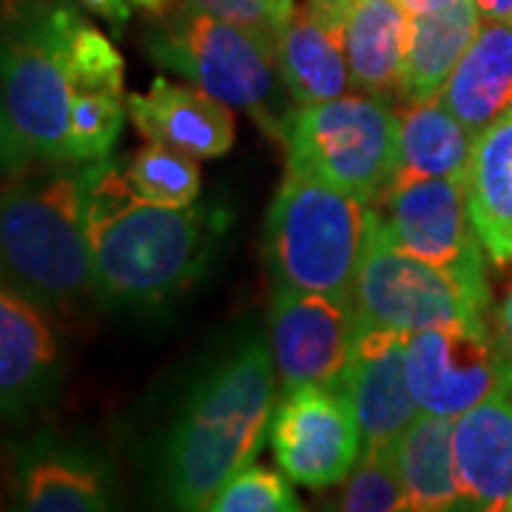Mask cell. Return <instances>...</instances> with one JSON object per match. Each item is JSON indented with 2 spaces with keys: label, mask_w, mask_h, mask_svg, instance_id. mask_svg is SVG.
Returning <instances> with one entry per match:
<instances>
[{
  "label": "cell",
  "mask_w": 512,
  "mask_h": 512,
  "mask_svg": "<svg viewBox=\"0 0 512 512\" xmlns=\"http://www.w3.org/2000/svg\"><path fill=\"white\" fill-rule=\"evenodd\" d=\"M86 228L94 296L111 308H160L205 271L225 220L200 205L140 197L109 157L89 163Z\"/></svg>",
  "instance_id": "6da1fadb"
},
{
  "label": "cell",
  "mask_w": 512,
  "mask_h": 512,
  "mask_svg": "<svg viewBox=\"0 0 512 512\" xmlns=\"http://www.w3.org/2000/svg\"><path fill=\"white\" fill-rule=\"evenodd\" d=\"M276 410L271 345L245 342L188 393L163 447V490L180 510H208L228 478L268 439Z\"/></svg>",
  "instance_id": "7a4b0ae2"
},
{
  "label": "cell",
  "mask_w": 512,
  "mask_h": 512,
  "mask_svg": "<svg viewBox=\"0 0 512 512\" xmlns=\"http://www.w3.org/2000/svg\"><path fill=\"white\" fill-rule=\"evenodd\" d=\"M86 185L89 163H55L0 188V282L43 311L94 293Z\"/></svg>",
  "instance_id": "3957f363"
},
{
  "label": "cell",
  "mask_w": 512,
  "mask_h": 512,
  "mask_svg": "<svg viewBox=\"0 0 512 512\" xmlns=\"http://www.w3.org/2000/svg\"><path fill=\"white\" fill-rule=\"evenodd\" d=\"M373 222L376 208L370 202L288 171L265 220V259L274 288L353 302Z\"/></svg>",
  "instance_id": "277c9868"
},
{
  "label": "cell",
  "mask_w": 512,
  "mask_h": 512,
  "mask_svg": "<svg viewBox=\"0 0 512 512\" xmlns=\"http://www.w3.org/2000/svg\"><path fill=\"white\" fill-rule=\"evenodd\" d=\"M148 55L160 69L200 86L225 106L248 111L279 137L288 111L279 103L276 40L185 3L151 29Z\"/></svg>",
  "instance_id": "5b68a950"
},
{
  "label": "cell",
  "mask_w": 512,
  "mask_h": 512,
  "mask_svg": "<svg viewBox=\"0 0 512 512\" xmlns=\"http://www.w3.org/2000/svg\"><path fill=\"white\" fill-rule=\"evenodd\" d=\"M279 140L288 171L376 205L396 171L399 111L384 97L342 94L288 111Z\"/></svg>",
  "instance_id": "8992f818"
},
{
  "label": "cell",
  "mask_w": 512,
  "mask_h": 512,
  "mask_svg": "<svg viewBox=\"0 0 512 512\" xmlns=\"http://www.w3.org/2000/svg\"><path fill=\"white\" fill-rule=\"evenodd\" d=\"M46 0H0V89L29 160L69 163L74 89L43 29Z\"/></svg>",
  "instance_id": "52a82bcc"
},
{
  "label": "cell",
  "mask_w": 512,
  "mask_h": 512,
  "mask_svg": "<svg viewBox=\"0 0 512 512\" xmlns=\"http://www.w3.org/2000/svg\"><path fill=\"white\" fill-rule=\"evenodd\" d=\"M353 308L362 328L416 333L450 322H487V308L450 274L387 242L379 211L356 276Z\"/></svg>",
  "instance_id": "ba28073f"
},
{
  "label": "cell",
  "mask_w": 512,
  "mask_h": 512,
  "mask_svg": "<svg viewBox=\"0 0 512 512\" xmlns=\"http://www.w3.org/2000/svg\"><path fill=\"white\" fill-rule=\"evenodd\" d=\"M379 211V231L387 242L450 274L473 299L490 308L487 251L470 220L464 180L436 177L387 191Z\"/></svg>",
  "instance_id": "9c48e42d"
},
{
  "label": "cell",
  "mask_w": 512,
  "mask_h": 512,
  "mask_svg": "<svg viewBox=\"0 0 512 512\" xmlns=\"http://www.w3.org/2000/svg\"><path fill=\"white\" fill-rule=\"evenodd\" d=\"M356 330L359 319L350 299L296 288H274L271 356L282 390H345Z\"/></svg>",
  "instance_id": "30bf717a"
},
{
  "label": "cell",
  "mask_w": 512,
  "mask_h": 512,
  "mask_svg": "<svg viewBox=\"0 0 512 512\" xmlns=\"http://www.w3.org/2000/svg\"><path fill=\"white\" fill-rule=\"evenodd\" d=\"M276 464L293 484L322 490L348 478L362 453L356 410L345 390L296 387L276 404L268 427Z\"/></svg>",
  "instance_id": "8fae6325"
},
{
  "label": "cell",
  "mask_w": 512,
  "mask_h": 512,
  "mask_svg": "<svg viewBox=\"0 0 512 512\" xmlns=\"http://www.w3.org/2000/svg\"><path fill=\"white\" fill-rule=\"evenodd\" d=\"M404 362L421 413L456 419L504 387L487 322H450L407 333Z\"/></svg>",
  "instance_id": "7c38bea8"
},
{
  "label": "cell",
  "mask_w": 512,
  "mask_h": 512,
  "mask_svg": "<svg viewBox=\"0 0 512 512\" xmlns=\"http://www.w3.org/2000/svg\"><path fill=\"white\" fill-rule=\"evenodd\" d=\"M15 507L29 512H103L114 507V470L97 450L37 433L12 450Z\"/></svg>",
  "instance_id": "4fadbf2b"
},
{
  "label": "cell",
  "mask_w": 512,
  "mask_h": 512,
  "mask_svg": "<svg viewBox=\"0 0 512 512\" xmlns=\"http://www.w3.org/2000/svg\"><path fill=\"white\" fill-rule=\"evenodd\" d=\"M63 384V353L43 308L0 282V421L20 424Z\"/></svg>",
  "instance_id": "5bb4252c"
},
{
  "label": "cell",
  "mask_w": 512,
  "mask_h": 512,
  "mask_svg": "<svg viewBox=\"0 0 512 512\" xmlns=\"http://www.w3.org/2000/svg\"><path fill=\"white\" fill-rule=\"evenodd\" d=\"M404 342L407 333L399 330H356L345 393L356 410L362 450H393L421 413L407 382Z\"/></svg>",
  "instance_id": "9a60e30c"
},
{
  "label": "cell",
  "mask_w": 512,
  "mask_h": 512,
  "mask_svg": "<svg viewBox=\"0 0 512 512\" xmlns=\"http://www.w3.org/2000/svg\"><path fill=\"white\" fill-rule=\"evenodd\" d=\"M128 117L148 143L180 148L197 160L228 154L237 137L231 106L202 92L194 83L154 77L148 92L126 100Z\"/></svg>",
  "instance_id": "2e32d148"
},
{
  "label": "cell",
  "mask_w": 512,
  "mask_h": 512,
  "mask_svg": "<svg viewBox=\"0 0 512 512\" xmlns=\"http://www.w3.org/2000/svg\"><path fill=\"white\" fill-rule=\"evenodd\" d=\"M458 510H507L512 498V393L495 390L453 419Z\"/></svg>",
  "instance_id": "e0dca14e"
},
{
  "label": "cell",
  "mask_w": 512,
  "mask_h": 512,
  "mask_svg": "<svg viewBox=\"0 0 512 512\" xmlns=\"http://www.w3.org/2000/svg\"><path fill=\"white\" fill-rule=\"evenodd\" d=\"M342 20L345 12L305 3L293 6L291 18L282 23L276 35V69L296 106L333 100L353 89Z\"/></svg>",
  "instance_id": "ac0fdd59"
},
{
  "label": "cell",
  "mask_w": 512,
  "mask_h": 512,
  "mask_svg": "<svg viewBox=\"0 0 512 512\" xmlns=\"http://www.w3.org/2000/svg\"><path fill=\"white\" fill-rule=\"evenodd\" d=\"M439 100L473 137L512 109V20L478 23Z\"/></svg>",
  "instance_id": "d6986e66"
},
{
  "label": "cell",
  "mask_w": 512,
  "mask_h": 512,
  "mask_svg": "<svg viewBox=\"0 0 512 512\" xmlns=\"http://www.w3.org/2000/svg\"><path fill=\"white\" fill-rule=\"evenodd\" d=\"M407 23L399 0H350L342 20L350 86L356 92L390 100L402 94Z\"/></svg>",
  "instance_id": "ffe728a7"
},
{
  "label": "cell",
  "mask_w": 512,
  "mask_h": 512,
  "mask_svg": "<svg viewBox=\"0 0 512 512\" xmlns=\"http://www.w3.org/2000/svg\"><path fill=\"white\" fill-rule=\"evenodd\" d=\"M464 194L478 239L495 265L512 259V109L473 140Z\"/></svg>",
  "instance_id": "44dd1931"
},
{
  "label": "cell",
  "mask_w": 512,
  "mask_h": 512,
  "mask_svg": "<svg viewBox=\"0 0 512 512\" xmlns=\"http://www.w3.org/2000/svg\"><path fill=\"white\" fill-rule=\"evenodd\" d=\"M473 140L476 137L439 97L424 103H407V109L399 114V157L387 191L436 177L464 180Z\"/></svg>",
  "instance_id": "7402d4cb"
},
{
  "label": "cell",
  "mask_w": 512,
  "mask_h": 512,
  "mask_svg": "<svg viewBox=\"0 0 512 512\" xmlns=\"http://www.w3.org/2000/svg\"><path fill=\"white\" fill-rule=\"evenodd\" d=\"M476 3L456 0L447 9L410 15L404 49L402 97L407 103L436 100L478 32Z\"/></svg>",
  "instance_id": "603a6c76"
},
{
  "label": "cell",
  "mask_w": 512,
  "mask_h": 512,
  "mask_svg": "<svg viewBox=\"0 0 512 512\" xmlns=\"http://www.w3.org/2000/svg\"><path fill=\"white\" fill-rule=\"evenodd\" d=\"M396 467L407 510H458V478L453 458V419L419 413L396 441Z\"/></svg>",
  "instance_id": "cb8c5ba5"
},
{
  "label": "cell",
  "mask_w": 512,
  "mask_h": 512,
  "mask_svg": "<svg viewBox=\"0 0 512 512\" xmlns=\"http://www.w3.org/2000/svg\"><path fill=\"white\" fill-rule=\"evenodd\" d=\"M43 29L60 57L74 92L123 97L126 66L117 46L63 0H46Z\"/></svg>",
  "instance_id": "d4e9b609"
},
{
  "label": "cell",
  "mask_w": 512,
  "mask_h": 512,
  "mask_svg": "<svg viewBox=\"0 0 512 512\" xmlns=\"http://www.w3.org/2000/svg\"><path fill=\"white\" fill-rule=\"evenodd\" d=\"M123 174L140 197L160 205L185 208L200 197V163L180 148L148 143L123 160Z\"/></svg>",
  "instance_id": "484cf974"
},
{
  "label": "cell",
  "mask_w": 512,
  "mask_h": 512,
  "mask_svg": "<svg viewBox=\"0 0 512 512\" xmlns=\"http://www.w3.org/2000/svg\"><path fill=\"white\" fill-rule=\"evenodd\" d=\"M128 109L117 94L74 92L69 111V163H100L109 160L120 140Z\"/></svg>",
  "instance_id": "4316f807"
},
{
  "label": "cell",
  "mask_w": 512,
  "mask_h": 512,
  "mask_svg": "<svg viewBox=\"0 0 512 512\" xmlns=\"http://www.w3.org/2000/svg\"><path fill=\"white\" fill-rule=\"evenodd\" d=\"M342 510L348 512H402L407 510L402 478L393 450H362L348 473L342 493Z\"/></svg>",
  "instance_id": "83f0119b"
},
{
  "label": "cell",
  "mask_w": 512,
  "mask_h": 512,
  "mask_svg": "<svg viewBox=\"0 0 512 512\" xmlns=\"http://www.w3.org/2000/svg\"><path fill=\"white\" fill-rule=\"evenodd\" d=\"M211 512H296L302 510L293 493L291 478L259 464H248L228 478L214 498L208 501Z\"/></svg>",
  "instance_id": "f1b7e54d"
},
{
  "label": "cell",
  "mask_w": 512,
  "mask_h": 512,
  "mask_svg": "<svg viewBox=\"0 0 512 512\" xmlns=\"http://www.w3.org/2000/svg\"><path fill=\"white\" fill-rule=\"evenodd\" d=\"M185 3L197 6L202 12H211L217 18L251 26V29L268 35L271 40H276L282 23H285V18L276 12V6L271 0H185Z\"/></svg>",
  "instance_id": "f546056e"
},
{
  "label": "cell",
  "mask_w": 512,
  "mask_h": 512,
  "mask_svg": "<svg viewBox=\"0 0 512 512\" xmlns=\"http://www.w3.org/2000/svg\"><path fill=\"white\" fill-rule=\"evenodd\" d=\"M29 165H32V160H29L26 148L20 143L18 131L9 120V111H6V103H3V89H0V180L18 177Z\"/></svg>",
  "instance_id": "4dcf8cb0"
},
{
  "label": "cell",
  "mask_w": 512,
  "mask_h": 512,
  "mask_svg": "<svg viewBox=\"0 0 512 512\" xmlns=\"http://www.w3.org/2000/svg\"><path fill=\"white\" fill-rule=\"evenodd\" d=\"M94 15L109 20L111 26H126L134 12H148V15H165L174 0H80Z\"/></svg>",
  "instance_id": "1f68e13d"
},
{
  "label": "cell",
  "mask_w": 512,
  "mask_h": 512,
  "mask_svg": "<svg viewBox=\"0 0 512 512\" xmlns=\"http://www.w3.org/2000/svg\"><path fill=\"white\" fill-rule=\"evenodd\" d=\"M495 348H498V365H501V382L512 393V288L504 299V308L498 316V336H495Z\"/></svg>",
  "instance_id": "d6a6232c"
},
{
  "label": "cell",
  "mask_w": 512,
  "mask_h": 512,
  "mask_svg": "<svg viewBox=\"0 0 512 512\" xmlns=\"http://www.w3.org/2000/svg\"><path fill=\"white\" fill-rule=\"evenodd\" d=\"M481 20H512V0H473Z\"/></svg>",
  "instance_id": "836d02e7"
},
{
  "label": "cell",
  "mask_w": 512,
  "mask_h": 512,
  "mask_svg": "<svg viewBox=\"0 0 512 512\" xmlns=\"http://www.w3.org/2000/svg\"><path fill=\"white\" fill-rule=\"evenodd\" d=\"M404 6L407 15H427V12H439V9H447L450 3L456 0H399Z\"/></svg>",
  "instance_id": "e575fe53"
},
{
  "label": "cell",
  "mask_w": 512,
  "mask_h": 512,
  "mask_svg": "<svg viewBox=\"0 0 512 512\" xmlns=\"http://www.w3.org/2000/svg\"><path fill=\"white\" fill-rule=\"evenodd\" d=\"M316 9H328V12H345L350 0H308Z\"/></svg>",
  "instance_id": "d590c367"
},
{
  "label": "cell",
  "mask_w": 512,
  "mask_h": 512,
  "mask_svg": "<svg viewBox=\"0 0 512 512\" xmlns=\"http://www.w3.org/2000/svg\"><path fill=\"white\" fill-rule=\"evenodd\" d=\"M271 3H274V6H276V12H279V15H282V18H285V20L291 18L293 6H296V3H293V0H271Z\"/></svg>",
  "instance_id": "8d00e7d4"
},
{
  "label": "cell",
  "mask_w": 512,
  "mask_h": 512,
  "mask_svg": "<svg viewBox=\"0 0 512 512\" xmlns=\"http://www.w3.org/2000/svg\"><path fill=\"white\" fill-rule=\"evenodd\" d=\"M507 510H510V512H512V498H510V504H507Z\"/></svg>",
  "instance_id": "74e56055"
},
{
  "label": "cell",
  "mask_w": 512,
  "mask_h": 512,
  "mask_svg": "<svg viewBox=\"0 0 512 512\" xmlns=\"http://www.w3.org/2000/svg\"><path fill=\"white\" fill-rule=\"evenodd\" d=\"M0 507H3V498H0Z\"/></svg>",
  "instance_id": "f35d334b"
}]
</instances>
